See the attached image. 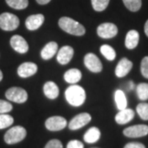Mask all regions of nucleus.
<instances>
[{
    "label": "nucleus",
    "instance_id": "1",
    "mask_svg": "<svg viewBox=\"0 0 148 148\" xmlns=\"http://www.w3.org/2000/svg\"><path fill=\"white\" fill-rule=\"evenodd\" d=\"M66 100L71 106L78 107L84 104L86 101L85 90L78 85H73L65 91Z\"/></svg>",
    "mask_w": 148,
    "mask_h": 148
},
{
    "label": "nucleus",
    "instance_id": "2",
    "mask_svg": "<svg viewBox=\"0 0 148 148\" xmlns=\"http://www.w3.org/2000/svg\"><path fill=\"white\" fill-rule=\"evenodd\" d=\"M58 26L63 31L70 35L81 36L86 33V29L81 23L68 16L61 17L58 21Z\"/></svg>",
    "mask_w": 148,
    "mask_h": 148
},
{
    "label": "nucleus",
    "instance_id": "3",
    "mask_svg": "<svg viewBox=\"0 0 148 148\" xmlns=\"http://www.w3.org/2000/svg\"><path fill=\"white\" fill-rule=\"evenodd\" d=\"M27 130L21 126H15L8 130L4 135V141L7 144H16L25 139Z\"/></svg>",
    "mask_w": 148,
    "mask_h": 148
},
{
    "label": "nucleus",
    "instance_id": "4",
    "mask_svg": "<svg viewBox=\"0 0 148 148\" xmlns=\"http://www.w3.org/2000/svg\"><path fill=\"white\" fill-rule=\"evenodd\" d=\"M19 18L9 12H4L0 15V28L3 31H14L19 27Z\"/></svg>",
    "mask_w": 148,
    "mask_h": 148
},
{
    "label": "nucleus",
    "instance_id": "5",
    "mask_svg": "<svg viewBox=\"0 0 148 148\" xmlns=\"http://www.w3.org/2000/svg\"><path fill=\"white\" fill-rule=\"evenodd\" d=\"M5 96L9 101L18 104L26 102L28 98L27 90L21 87H11L6 91Z\"/></svg>",
    "mask_w": 148,
    "mask_h": 148
},
{
    "label": "nucleus",
    "instance_id": "6",
    "mask_svg": "<svg viewBox=\"0 0 148 148\" xmlns=\"http://www.w3.org/2000/svg\"><path fill=\"white\" fill-rule=\"evenodd\" d=\"M97 34L103 39H110L118 34V27L110 22L102 23L97 27Z\"/></svg>",
    "mask_w": 148,
    "mask_h": 148
},
{
    "label": "nucleus",
    "instance_id": "7",
    "mask_svg": "<svg viewBox=\"0 0 148 148\" xmlns=\"http://www.w3.org/2000/svg\"><path fill=\"white\" fill-rule=\"evenodd\" d=\"M84 64L92 73H100L103 69L102 63L101 62L100 58L92 53L86 54L84 58Z\"/></svg>",
    "mask_w": 148,
    "mask_h": 148
},
{
    "label": "nucleus",
    "instance_id": "8",
    "mask_svg": "<svg viewBox=\"0 0 148 148\" xmlns=\"http://www.w3.org/2000/svg\"><path fill=\"white\" fill-rule=\"evenodd\" d=\"M148 134V126L145 124H138L131 126L123 130V135L127 138H141Z\"/></svg>",
    "mask_w": 148,
    "mask_h": 148
},
{
    "label": "nucleus",
    "instance_id": "9",
    "mask_svg": "<svg viewBox=\"0 0 148 148\" xmlns=\"http://www.w3.org/2000/svg\"><path fill=\"white\" fill-rule=\"evenodd\" d=\"M91 120V116L88 113H82L74 117L69 122V127L71 130H77L81 127L86 126Z\"/></svg>",
    "mask_w": 148,
    "mask_h": 148
},
{
    "label": "nucleus",
    "instance_id": "10",
    "mask_svg": "<svg viewBox=\"0 0 148 148\" xmlns=\"http://www.w3.org/2000/svg\"><path fill=\"white\" fill-rule=\"evenodd\" d=\"M67 120L61 116H53L45 121V127L49 131H60L67 126Z\"/></svg>",
    "mask_w": 148,
    "mask_h": 148
},
{
    "label": "nucleus",
    "instance_id": "11",
    "mask_svg": "<svg viewBox=\"0 0 148 148\" xmlns=\"http://www.w3.org/2000/svg\"><path fill=\"white\" fill-rule=\"evenodd\" d=\"M10 45L12 48L19 53H26L29 49L27 40L19 35H15L11 38Z\"/></svg>",
    "mask_w": 148,
    "mask_h": 148
},
{
    "label": "nucleus",
    "instance_id": "12",
    "mask_svg": "<svg viewBox=\"0 0 148 148\" xmlns=\"http://www.w3.org/2000/svg\"><path fill=\"white\" fill-rule=\"evenodd\" d=\"M38 67L36 64L32 62H26L21 64L17 69V74L21 77L26 78L32 77L37 73Z\"/></svg>",
    "mask_w": 148,
    "mask_h": 148
},
{
    "label": "nucleus",
    "instance_id": "13",
    "mask_svg": "<svg viewBox=\"0 0 148 148\" xmlns=\"http://www.w3.org/2000/svg\"><path fill=\"white\" fill-rule=\"evenodd\" d=\"M74 54V50L73 47L69 45H65L58 50L57 54V60L60 64L65 65L69 64L73 58Z\"/></svg>",
    "mask_w": 148,
    "mask_h": 148
},
{
    "label": "nucleus",
    "instance_id": "14",
    "mask_svg": "<svg viewBox=\"0 0 148 148\" xmlns=\"http://www.w3.org/2000/svg\"><path fill=\"white\" fill-rule=\"evenodd\" d=\"M132 68V63L126 58H122L118 63L115 68V75L118 77H123L131 71Z\"/></svg>",
    "mask_w": 148,
    "mask_h": 148
},
{
    "label": "nucleus",
    "instance_id": "15",
    "mask_svg": "<svg viewBox=\"0 0 148 148\" xmlns=\"http://www.w3.org/2000/svg\"><path fill=\"white\" fill-rule=\"evenodd\" d=\"M45 16L42 14H36L29 16L26 20V27L30 31H36L42 26Z\"/></svg>",
    "mask_w": 148,
    "mask_h": 148
},
{
    "label": "nucleus",
    "instance_id": "16",
    "mask_svg": "<svg viewBox=\"0 0 148 148\" xmlns=\"http://www.w3.org/2000/svg\"><path fill=\"white\" fill-rule=\"evenodd\" d=\"M135 113L131 109H124L120 110L115 115V121L119 124H126L134 118Z\"/></svg>",
    "mask_w": 148,
    "mask_h": 148
},
{
    "label": "nucleus",
    "instance_id": "17",
    "mask_svg": "<svg viewBox=\"0 0 148 148\" xmlns=\"http://www.w3.org/2000/svg\"><path fill=\"white\" fill-rule=\"evenodd\" d=\"M58 52V44L56 42H49L45 45L41 50V58L45 60H49L52 58Z\"/></svg>",
    "mask_w": 148,
    "mask_h": 148
},
{
    "label": "nucleus",
    "instance_id": "18",
    "mask_svg": "<svg viewBox=\"0 0 148 148\" xmlns=\"http://www.w3.org/2000/svg\"><path fill=\"white\" fill-rule=\"evenodd\" d=\"M43 90L45 96L50 100L56 99L59 94V89H58V86L53 82H45V84L44 85V87H43Z\"/></svg>",
    "mask_w": 148,
    "mask_h": 148
},
{
    "label": "nucleus",
    "instance_id": "19",
    "mask_svg": "<svg viewBox=\"0 0 148 148\" xmlns=\"http://www.w3.org/2000/svg\"><path fill=\"white\" fill-rule=\"evenodd\" d=\"M139 42V33L135 30H131L127 33L125 39V46L128 49H132L138 46Z\"/></svg>",
    "mask_w": 148,
    "mask_h": 148
},
{
    "label": "nucleus",
    "instance_id": "20",
    "mask_svg": "<svg viewBox=\"0 0 148 148\" xmlns=\"http://www.w3.org/2000/svg\"><path fill=\"white\" fill-rule=\"evenodd\" d=\"M64 78L68 83L76 84L82 78V73L79 69H71L64 73Z\"/></svg>",
    "mask_w": 148,
    "mask_h": 148
},
{
    "label": "nucleus",
    "instance_id": "21",
    "mask_svg": "<svg viewBox=\"0 0 148 148\" xmlns=\"http://www.w3.org/2000/svg\"><path fill=\"white\" fill-rule=\"evenodd\" d=\"M101 131L98 127H92L89 128L84 134V141L87 143H96L101 138Z\"/></svg>",
    "mask_w": 148,
    "mask_h": 148
},
{
    "label": "nucleus",
    "instance_id": "22",
    "mask_svg": "<svg viewBox=\"0 0 148 148\" xmlns=\"http://www.w3.org/2000/svg\"><path fill=\"white\" fill-rule=\"evenodd\" d=\"M114 101L116 103L117 108L122 110L127 108V99L124 92L121 90H117L114 93Z\"/></svg>",
    "mask_w": 148,
    "mask_h": 148
},
{
    "label": "nucleus",
    "instance_id": "23",
    "mask_svg": "<svg viewBox=\"0 0 148 148\" xmlns=\"http://www.w3.org/2000/svg\"><path fill=\"white\" fill-rule=\"evenodd\" d=\"M101 53L109 61L114 60V58L116 57V52H115V50L111 47L110 45H104L101 46Z\"/></svg>",
    "mask_w": 148,
    "mask_h": 148
},
{
    "label": "nucleus",
    "instance_id": "24",
    "mask_svg": "<svg viewBox=\"0 0 148 148\" xmlns=\"http://www.w3.org/2000/svg\"><path fill=\"white\" fill-rule=\"evenodd\" d=\"M137 95L141 101L148 100V84L147 83H140L136 88Z\"/></svg>",
    "mask_w": 148,
    "mask_h": 148
},
{
    "label": "nucleus",
    "instance_id": "25",
    "mask_svg": "<svg viewBox=\"0 0 148 148\" xmlns=\"http://www.w3.org/2000/svg\"><path fill=\"white\" fill-rule=\"evenodd\" d=\"M8 5L17 10L25 9L28 6V0H6Z\"/></svg>",
    "mask_w": 148,
    "mask_h": 148
},
{
    "label": "nucleus",
    "instance_id": "26",
    "mask_svg": "<svg viewBox=\"0 0 148 148\" xmlns=\"http://www.w3.org/2000/svg\"><path fill=\"white\" fill-rule=\"evenodd\" d=\"M123 2L131 12H138L142 7V0H123Z\"/></svg>",
    "mask_w": 148,
    "mask_h": 148
},
{
    "label": "nucleus",
    "instance_id": "27",
    "mask_svg": "<svg viewBox=\"0 0 148 148\" xmlns=\"http://www.w3.org/2000/svg\"><path fill=\"white\" fill-rule=\"evenodd\" d=\"M13 118L7 114H0V129L10 127L13 123Z\"/></svg>",
    "mask_w": 148,
    "mask_h": 148
},
{
    "label": "nucleus",
    "instance_id": "28",
    "mask_svg": "<svg viewBox=\"0 0 148 148\" xmlns=\"http://www.w3.org/2000/svg\"><path fill=\"white\" fill-rule=\"evenodd\" d=\"M110 0H91V4L96 12H102L106 10L109 5Z\"/></svg>",
    "mask_w": 148,
    "mask_h": 148
},
{
    "label": "nucleus",
    "instance_id": "29",
    "mask_svg": "<svg viewBox=\"0 0 148 148\" xmlns=\"http://www.w3.org/2000/svg\"><path fill=\"white\" fill-rule=\"evenodd\" d=\"M137 112L138 115L143 120H148V104L140 103L137 106Z\"/></svg>",
    "mask_w": 148,
    "mask_h": 148
},
{
    "label": "nucleus",
    "instance_id": "30",
    "mask_svg": "<svg viewBox=\"0 0 148 148\" xmlns=\"http://www.w3.org/2000/svg\"><path fill=\"white\" fill-rule=\"evenodd\" d=\"M12 110V106L10 102L0 100V114H7Z\"/></svg>",
    "mask_w": 148,
    "mask_h": 148
},
{
    "label": "nucleus",
    "instance_id": "31",
    "mask_svg": "<svg viewBox=\"0 0 148 148\" xmlns=\"http://www.w3.org/2000/svg\"><path fill=\"white\" fill-rule=\"evenodd\" d=\"M141 73L143 76L148 79V56L144 57L141 63Z\"/></svg>",
    "mask_w": 148,
    "mask_h": 148
},
{
    "label": "nucleus",
    "instance_id": "32",
    "mask_svg": "<svg viewBox=\"0 0 148 148\" xmlns=\"http://www.w3.org/2000/svg\"><path fill=\"white\" fill-rule=\"evenodd\" d=\"M45 148H63V144L58 139H52L48 142Z\"/></svg>",
    "mask_w": 148,
    "mask_h": 148
},
{
    "label": "nucleus",
    "instance_id": "33",
    "mask_svg": "<svg viewBox=\"0 0 148 148\" xmlns=\"http://www.w3.org/2000/svg\"><path fill=\"white\" fill-rule=\"evenodd\" d=\"M67 148H84V145L78 140H72L68 143Z\"/></svg>",
    "mask_w": 148,
    "mask_h": 148
},
{
    "label": "nucleus",
    "instance_id": "34",
    "mask_svg": "<svg viewBox=\"0 0 148 148\" xmlns=\"http://www.w3.org/2000/svg\"><path fill=\"white\" fill-rule=\"evenodd\" d=\"M123 148H146V147L140 143H129L126 144Z\"/></svg>",
    "mask_w": 148,
    "mask_h": 148
},
{
    "label": "nucleus",
    "instance_id": "35",
    "mask_svg": "<svg viewBox=\"0 0 148 148\" xmlns=\"http://www.w3.org/2000/svg\"><path fill=\"white\" fill-rule=\"evenodd\" d=\"M51 0H36V2L39 4H41V5H45V4H47L50 2Z\"/></svg>",
    "mask_w": 148,
    "mask_h": 148
},
{
    "label": "nucleus",
    "instance_id": "36",
    "mask_svg": "<svg viewBox=\"0 0 148 148\" xmlns=\"http://www.w3.org/2000/svg\"><path fill=\"white\" fill-rule=\"evenodd\" d=\"M144 31H145V33H146V35H147V36L148 37V20L146 22V24H145V27H144Z\"/></svg>",
    "mask_w": 148,
    "mask_h": 148
},
{
    "label": "nucleus",
    "instance_id": "37",
    "mask_svg": "<svg viewBox=\"0 0 148 148\" xmlns=\"http://www.w3.org/2000/svg\"><path fill=\"white\" fill-rule=\"evenodd\" d=\"M128 85H129V86H128V89H129V90H132V89L134 88V84H133L132 82H128Z\"/></svg>",
    "mask_w": 148,
    "mask_h": 148
},
{
    "label": "nucleus",
    "instance_id": "38",
    "mask_svg": "<svg viewBox=\"0 0 148 148\" xmlns=\"http://www.w3.org/2000/svg\"><path fill=\"white\" fill-rule=\"evenodd\" d=\"M3 73H2V71L0 70V82L3 80Z\"/></svg>",
    "mask_w": 148,
    "mask_h": 148
},
{
    "label": "nucleus",
    "instance_id": "39",
    "mask_svg": "<svg viewBox=\"0 0 148 148\" xmlns=\"http://www.w3.org/2000/svg\"><path fill=\"white\" fill-rule=\"evenodd\" d=\"M91 148H99V147H91Z\"/></svg>",
    "mask_w": 148,
    "mask_h": 148
}]
</instances>
